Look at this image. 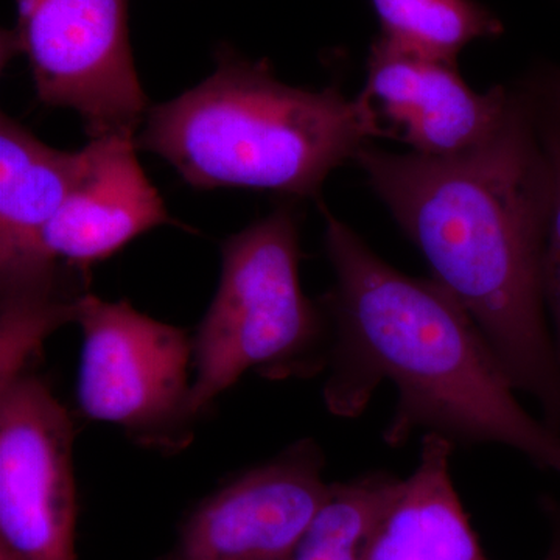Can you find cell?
<instances>
[{
	"label": "cell",
	"mask_w": 560,
	"mask_h": 560,
	"mask_svg": "<svg viewBox=\"0 0 560 560\" xmlns=\"http://www.w3.org/2000/svg\"><path fill=\"white\" fill-rule=\"evenodd\" d=\"M0 560H20L16 558V556L13 555L9 550V548L5 547V545L0 544Z\"/></svg>",
	"instance_id": "obj_18"
},
{
	"label": "cell",
	"mask_w": 560,
	"mask_h": 560,
	"mask_svg": "<svg viewBox=\"0 0 560 560\" xmlns=\"http://www.w3.org/2000/svg\"><path fill=\"white\" fill-rule=\"evenodd\" d=\"M83 150V171L44 232V246L55 260L86 275L92 265L172 219L140 167L135 138L103 136Z\"/></svg>",
	"instance_id": "obj_11"
},
{
	"label": "cell",
	"mask_w": 560,
	"mask_h": 560,
	"mask_svg": "<svg viewBox=\"0 0 560 560\" xmlns=\"http://www.w3.org/2000/svg\"><path fill=\"white\" fill-rule=\"evenodd\" d=\"M382 38L399 49L456 62L464 47L497 38L503 24L475 0H371Z\"/></svg>",
	"instance_id": "obj_13"
},
{
	"label": "cell",
	"mask_w": 560,
	"mask_h": 560,
	"mask_svg": "<svg viewBox=\"0 0 560 560\" xmlns=\"http://www.w3.org/2000/svg\"><path fill=\"white\" fill-rule=\"evenodd\" d=\"M401 478L371 471L346 482H331L330 493L293 560H364L372 533Z\"/></svg>",
	"instance_id": "obj_14"
},
{
	"label": "cell",
	"mask_w": 560,
	"mask_h": 560,
	"mask_svg": "<svg viewBox=\"0 0 560 560\" xmlns=\"http://www.w3.org/2000/svg\"><path fill=\"white\" fill-rule=\"evenodd\" d=\"M84 167V150H55L2 114L0 125V319L55 331L75 323L86 291L70 287L44 232Z\"/></svg>",
	"instance_id": "obj_8"
},
{
	"label": "cell",
	"mask_w": 560,
	"mask_h": 560,
	"mask_svg": "<svg viewBox=\"0 0 560 560\" xmlns=\"http://www.w3.org/2000/svg\"><path fill=\"white\" fill-rule=\"evenodd\" d=\"M14 49L40 102L75 110L91 139L131 136L149 116L128 32V0H16Z\"/></svg>",
	"instance_id": "obj_6"
},
{
	"label": "cell",
	"mask_w": 560,
	"mask_h": 560,
	"mask_svg": "<svg viewBox=\"0 0 560 560\" xmlns=\"http://www.w3.org/2000/svg\"><path fill=\"white\" fill-rule=\"evenodd\" d=\"M453 452L445 438L422 436L418 466L378 518L364 560H489L453 485Z\"/></svg>",
	"instance_id": "obj_12"
},
{
	"label": "cell",
	"mask_w": 560,
	"mask_h": 560,
	"mask_svg": "<svg viewBox=\"0 0 560 560\" xmlns=\"http://www.w3.org/2000/svg\"><path fill=\"white\" fill-rule=\"evenodd\" d=\"M324 467L318 442H293L201 500L158 560H293L330 493Z\"/></svg>",
	"instance_id": "obj_9"
},
{
	"label": "cell",
	"mask_w": 560,
	"mask_h": 560,
	"mask_svg": "<svg viewBox=\"0 0 560 560\" xmlns=\"http://www.w3.org/2000/svg\"><path fill=\"white\" fill-rule=\"evenodd\" d=\"M300 231L279 208L221 245L219 289L191 337V401L198 418L246 372L268 381L324 374L331 331L323 304L305 296Z\"/></svg>",
	"instance_id": "obj_4"
},
{
	"label": "cell",
	"mask_w": 560,
	"mask_h": 560,
	"mask_svg": "<svg viewBox=\"0 0 560 560\" xmlns=\"http://www.w3.org/2000/svg\"><path fill=\"white\" fill-rule=\"evenodd\" d=\"M355 162L431 279L560 433V368L544 300L552 172L534 92L515 94L499 130L463 153H388L370 142Z\"/></svg>",
	"instance_id": "obj_1"
},
{
	"label": "cell",
	"mask_w": 560,
	"mask_h": 560,
	"mask_svg": "<svg viewBox=\"0 0 560 560\" xmlns=\"http://www.w3.org/2000/svg\"><path fill=\"white\" fill-rule=\"evenodd\" d=\"M540 511L550 529V544L541 560H560V499L544 495L540 499Z\"/></svg>",
	"instance_id": "obj_16"
},
{
	"label": "cell",
	"mask_w": 560,
	"mask_h": 560,
	"mask_svg": "<svg viewBox=\"0 0 560 560\" xmlns=\"http://www.w3.org/2000/svg\"><path fill=\"white\" fill-rule=\"evenodd\" d=\"M73 436L33 366L0 378V544L20 560H77Z\"/></svg>",
	"instance_id": "obj_7"
},
{
	"label": "cell",
	"mask_w": 560,
	"mask_h": 560,
	"mask_svg": "<svg viewBox=\"0 0 560 560\" xmlns=\"http://www.w3.org/2000/svg\"><path fill=\"white\" fill-rule=\"evenodd\" d=\"M539 127L552 172L550 228L544 259V300L560 368V109L536 94Z\"/></svg>",
	"instance_id": "obj_15"
},
{
	"label": "cell",
	"mask_w": 560,
	"mask_h": 560,
	"mask_svg": "<svg viewBox=\"0 0 560 560\" xmlns=\"http://www.w3.org/2000/svg\"><path fill=\"white\" fill-rule=\"evenodd\" d=\"M335 283L320 300L330 323L323 397L359 418L385 383L396 405L383 441L401 447L438 434L456 447L499 445L560 475V433L518 400L514 383L469 313L433 279L381 259L323 208Z\"/></svg>",
	"instance_id": "obj_2"
},
{
	"label": "cell",
	"mask_w": 560,
	"mask_h": 560,
	"mask_svg": "<svg viewBox=\"0 0 560 560\" xmlns=\"http://www.w3.org/2000/svg\"><path fill=\"white\" fill-rule=\"evenodd\" d=\"M536 94L548 105L560 109V70L541 77L540 84L536 88Z\"/></svg>",
	"instance_id": "obj_17"
},
{
	"label": "cell",
	"mask_w": 560,
	"mask_h": 560,
	"mask_svg": "<svg viewBox=\"0 0 560 560\" xmlns=\"http://www.w3.org/2000/svg\"><path fill=\"white\" fill-rule=\"evenodd\" d=\"M138 143L197 189L241 187L318 197L335 168L378 138L363 98L280 83L261 65L221 62L150 110Z\"/></svg>",
	"instance_id": "obj_3"
},
{
	"label": "cell",
	"mask_w": 560,
	"mask_h": 560,
	"mask_svg": "<svg viewBox=\"0 0 560 560\" xmlns=\"http://www.w3.org/2000/svg\"><path fill=\"white\" fill-rule=\"evenodd\" d=\"M81 342L77 401L86 418L120 427L136 444L173 455L194 440L191 337L127 301L86 293L77 307Z\"/></svg>",
	"instance_id": "obj_5"
},
{
	"label": "cell",
	"mask_w": 560,
	"mask_h": 560,
	"mask_svg": "<svg viewBox=\"0 0 560 560\" xmlns=\"http://www.w3.org/2000/svg\"><path fill=\"white\" fill-rule=\"evenodd\" d=\"M360 97L378 138L407 143L412 153L452 156L499 130L515 92L495 86L478 94L460 79L456 62L399 49L381 36L372 44Z\"/></svg>",
	"instance_id": "obj_10"
}]
</instances>
